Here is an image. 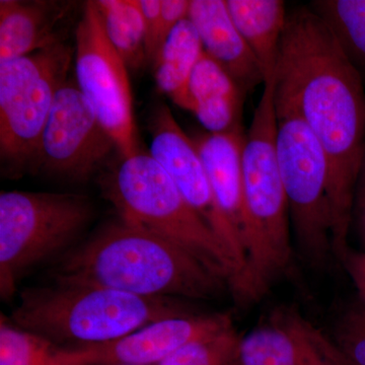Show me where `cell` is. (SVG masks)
<instances>
[{
    "instance_id": "6da1fadb",
    "label": "cell",
    "mask_w": 365,
    "mask_h": 365,
    "mask_svg": "<svg viewBox=\"0 0 365 365\" xmlns=\"http://www.w3.org/2000/svg\"><path fill=\"white\" fill-rule=\"evenodd\" d=\"M274 78L275 97L297 107L328 158L331 242L339 254L348 247L365 150L364 79L309 6L288 14Z\"/></svg>"
},
{
    "instance_id": "7a4b0ae2",
    "label": "cell",
    "mask_w": 365,
    "mask_h": 365,
    "mask_svg": "<svg viewBox=\"0 0 365 365\" xmlns=\"http://www.w3.org/2000/svg\"><path fill=\"white\" fill-rule=\"evenodd\" d=\"M57 280L192 299H210L225 283L177 245L122 220L67 253Z\"/></svg>"
},
{
    "instance_id": "3957f363",
    "label": "cell",
    "mask_w": 365,
    "mask_h": 365,
    "mask_svg": "<svg viewBox=\"0 0 365 365\" xmlns=\"http://www.w3.org/2000/svg\"><path fill=\"white\" fill-rule=\"evenodd\" d=\"M275 78L264 83L242 146L246 267L234 292L240 304L260 299L292 263L290 216L276 148Z\"/></svg>"
},
{
    "instance_id": "277c9868",
    "label": "cell",
    "mask_w": 365,
    "mask_h": 365,
    "mask_svg": "<svg viewBox=\"0 0 365 365\" xmlns=\"http://www.w3.org/2000/svg\"><path fill=\"white\" fill-rule=\"evenodd\" d=\"M193 314L179 299L139 297L88 283L57 280L29 288L11 323L59 349L102 344L155 322Z\"/></svg>"
},
{
    "instance_id": "5b68a950",
    "label": "cell",
    "mask_w": 365,
    "mask_h": 365,
    "mask_svg": "<svg viewBox=\"0 0 365 365\" xmlns=\"http://www.w3.org/2000/svg\"><path fill=\"white\" fill-rule=\"evenodd\" d=\"M120 220L177 245L232 285L235 269L222 242L150 153L123 158L103 181Z\"/></svg>"
},
{
    "instance_id": "8992f818",
    "label": "cell",
    "mask_w": 365,
    "mask_h": 365,
    "mask_svg": "<svg viewBox=\"0 0 365 365\" xmlns=\"http://www.w3.org/2000/svg\"><path fill=\"white\" fill-rule=\"evenodd\" d=\"M93 215L86 197L9 191L0 194V294L9 299L29 269L66 249Z\"/></svg>"
},
{
    "instance_id": "52a82bcc",
    "label": "cell",
    "mask_w": 365,
    "mask_h": 365,
    "mask_svg": "<svg viewBox=\"0 0 365 365\" xmlns=\"http://www.w3.org/2000/svg\"><path fill=\"white\" fill-rule=\"evenodd\" d=\"M274 98L276 148L290 222L304 256L321 263L332 251L328 158L297 107L275 93Z\"/></svg>"
},
{
    "instance_id": "ba28073f",
    "label": "cell",
    "mask_w": 365,
    "mask_h": 365,
    "mask_svg": "<svg viewBox=\"0 0 365 365\" xmlns=\"http://www.w3.org/2000/svg\"><path fill=\"white\" fill-rule=\"evenodd\" d=\"M73 49L60 42L0 63V158L13 175L32 165Z\"/></svg>"
},
{
    "instance_id": "9c48e42d",
    "label": "cell",
    "mask_w": 365,
    "mask_h": 365,
    "mask_svg": "<svg viewBox=\"0 0 365 365\" xmlns=\"http://www.w3.org/2000/svg\"><path fill=\"white\" fill-rule=\"evenodd\" d=\"M76 81L122 158L138 153L128 67L105 33L95 1L86 4L76 29Z\"/></svg>"
},
{
    "instance_id": "30bf717a",
    "label": "cell",
    "mask_w": 365,
    "mask_h": 365,
    "mask_svg": "<svg viewBox=\"0 0 365 365\" xmlns=\"http://www.w3.org/2000/svg\"><path fill=\"white\" fill-rule=\"evenodd\" d=\"M117 150L76 81L57 93L33 165L53 176L86 181Z\"/></svg>"
},
{
    "instance_id": "8fae6325",
    "label": "cell",
    "mask_w": 365,
    "mask_h": 365,
    "mask_svg": "<svg viewBox=\"0 0 365 365\" xmlns=\"http://www.w3.org/2000/svg\"><path fill=\"white\" fill-rule=\"evenodd\" d=\"M150 126V155L169 174L182 198L212 230L234 263L235 276L230 287L234 294L246 267V253L218 206L195 144L167 106H160L155 110Z\"/></svg>"
},
{
    "instance_id": "7c38bea8",
    "label": "cell",
    "mask_w": 365,
    "mask_h": 365,
    "mask_svg": "<svg viewBox=\"0 0 365 365\" xmlns=\"http://www.w3.org/2000/svg\"><path fill=\"white\" fill-rule=\"evenodd\" d=\"M240 365H353L297 307H279L242 336Z\"/></svg>"
},
{
    "instance_id": "4fadbf2b",
    "label": "cell",
    "mask_w": 365,
    "mask_h": 365,
    "mask_svg": "<svg viewBox=\"0 0 365 365\" xmlns=\"http://www.w3.org/2000/svg\"><path fill=\"white\" fill-rule=\"evenodd\" d=\"M228 314L174 317L102 344L58 349L57 365H158L190 341L232 321Z\"/></svg>"
},
{
    "instance_id": "5bb4252c",
    "label": "cell",
    "mask_w": 365,
    "mask_h": 365,
    "mask_svg": "<svg viewBox=\"0 0 365 365\" xmlns=\"http://www.w3.org/2000/svg\"><path fill=\"white\" fill-rule=\"evenodd\" d=\"M188 19L195 26L205 54L245 93L265 83L261 64L230 18L227 0H191Z\"/></svg>"
},
{
    "instance_id": "9a60e30c",
    "label": "cell",
    "mask_w": 365,
    "mask_h": 365,
    "mask_svg": "<svg viewBox=\"0 0 365 365\" xmlns=\"http://www.w3.org/2000/svg\"><path fill=\"white\" fill-rule=\"evenodd\" d=\"M191 138L207 173L218 206L245 249L246 216L242 167L244 132L242 128L225 133L204 132Z\"/></svg>"
},
{
    "instance_id": "2e32d148",
    "label": "cell",
    "mask_w": 365,
    "mask_h": 365,
    "mask_svg": "<svg viewBox=\"0 0 365 365\" xmlns=\"http://www.w3.org/2000/svg\"><path fill=\"white\" fill-rule=\"evenodd\" d=\"M246 95L234 78L204 52L188 83V110L209 133L242 128V102Z\"/></svg>"
},
{
    "instance_id": "e0dca14e",
    "label": "cell",
    "mask_w": 365,
    "mask_h": 365,
    "mask_svg": "<svg viewBox=\"0 0 365 365\" xmlns=\"http://www.w3.org/2000/svg\"><path fill=\"white\" fill-rule=\"evenodd\" d=\"M63 9L45 1H0V63L60 42L55 26Z\"/></svg>"
},
{
    "instance_id": "ac0fdd59",
    "label": "cell",
    "mask_w": 365,
    "mask_h": 365,
    "mask_svg": "<svg viewBox=\"0 0 365 365\" xmlns=\"http://www.w3.org/2000/svg\"><path fill=\"white\" fill-rule=\"evenodd\" d=\"M228 13L242 37L261 64L265 81L275 71L287 26L281 0H227Z\"/></svg>"
},
{
    "instance_id": "d6986e66",
    "label": "cell",
    "mask_w": 365,
    "mask_h": 365,
    "mask_svg": "<svg viewBox=\"0 0 365 365\" xmlns=\"http://www.w3.org/2000/svg\"><path fill=\"white\" fill-rule=\"evenodd\" d=\"M204 49L195 26L188 18L178 24L153 62L158 90L180 108L188 110V83Z\"/></svg>"
},
{
    "instance_id": "ffe728a7",
    "label": "cell",
    "mask_w": 365,
    "mask_h": 365,
    "mask_svg": "<svg viewBox=\"0 0 365 365\" xmlns=\"http://www.w3.org/2000/svg\"><path fill=\"white\" fill-rule=\"evenodd\" d=\"M108 39L128 69L138 71L148 64L145 25L138 0H98Z\"/></svg>"
},
{
    "instance_id": "44dd1931",
    "label": "cell",
    "mask_w": 365,
    "mask_h": 365,
    "mask_svg": "<svg viewBox=\"0 0 365 365\" xmlns=\"http://www.w3.org/2000/svg\"><path fill=\"white\" fill-rule=\"evenodd\" d=\"M311 9L325 21L346 56L365 76V0H318Z\"/></svg>"
},
{
    "instance_id": "7402d4cb",
    "label": "cell",
    "mask_w": 365,
    "mask_h": 365,
    "mask_svg": "<svg viewBox=\"0 0 365 365\" xmlns=\"http://www.w3.org/2000/svg\"><path fill=\"white\" fill-rule=\"evenodd\" d=\"M241 340L232 319L190 341L158 365H240Z\"/></svg>"
},
{
    "instance_id": "603a6c76",
    "label": "cell",
    "mask_w": 365,
    "mask_h": 365,
    "mask_svg": "<svg viewBox=\"0 0 365 365\" xmlns=\"http://www.w3.org/2000/svg\"><path fill=\"white\" fill-rule=\"evenodd\" d=\"M59 348L24 330L1 314L0 365H57Z\"/></svg>"
},
{
    "instance_id": "cb8c5ba5",
    "label": "cell",
    "mask_w": 365,
    "mask_h": 365,
    "mask_svg": "<svg viewBox=\"0 0 365 365\" xmlns=\"http://www.w3.org/2000/svg\"><path fill=\"white\" fill-rule=\"evenodd\" d=\"M334 339L353 365H365V304L359 300L340 319Z\"/></svg>"
},
{
    "instance_id": "d4e9b609",
    "label": "cell",
    "mask_w": 365,
    "mask_h": 365,
    "mask_svg": "<svg viewBox=\"0 0 365 365\" xmlns=\"http://www.w3.org/2000/svg\"><path fill=\"white\" fill-rule=\"evenodd\" d=\"M143 11L144 25H145V52L148 64L153 66L160 46L158 41L160 28V13H162V0H138Z\"/></svg>"
},
{
    "instance_id": "484cf974",
    "label": "cell",
    "mask_w": 365,
    "mask_h": 365,
    "mask_svg": "<svg viewBox=\"0 0 365 365\" xmlns=\"http://www.w3.org/2000/svg\"><path fill=\"white\" fill-rule=\"evenodd\" d=\"M337 257L356 287L359 300L365 304V253L354 251L348 246Z\"/></svg>"
},
{
    "instance_id": "4316f807",
    "label": "cell",
    "mask_w": 365,
    "mask_h": 365,
    "mask_svg": "<svg viewBox=\"0 0 365 365\" xmlns=\"http://www.w3.org/2000/svg\"><path fill=\"white\" fill-rule=\"evenodd\" d=\"M357 185L359 187V203L360 206L365 210V150L364 157H362L361 167H360L359 182Z\"/></svg>"
}]
</instances>
